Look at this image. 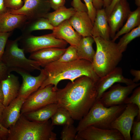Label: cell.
I'll use <instances>...</instances> for the list:
<instances>
[{"label": "cell", "mask_w": 140, "mask_h": 140, "mask_svg": "<svg viewBox=\"0 0 140 140\" xmlns=\"http://www.w3.org/2000/svg\"><path fill=\"white\" fill-rule=\"evenodd\" d=\"M4 2L8 8L15 10L21 8L24 4L22 0H4Z\"/></svg>", "instance_id": "obj_35"}, {"label": "cell", "mask_w": 140, "mask_h": 140, "mask_svg": "<svg viewBox=\"0 0 140 140\" xmlns=\"http://www.w3.org/2000/svg\"><path fill=\"white\" fill-rule=\"evenodd\" d=\"M11 70L16 72L22 78V83L18 96L25 99L39 88L46 77V73L44 69H41L39 74L37 76L31 75L29 72L21 68H13Z\"/></svg>", "instance_id": "obj_10"}, {"label": "cell", "mask_w": 140, "mask_h": 140, "mask_svg": "<svg viewBox=\"0 0 140 140\" xmlns=\"http://www.w3.org/2000/svg\"><path fill=\"white\" fill-rule=\"evenodd\" d=\"M25 100L18 96L5 107L1 122L4 127L9 129L16 124L20 116L21 109Z\"/></svg>", "instance_id": "obj_18"}, {"label": "cell", "mask_w": 140, "mask_h": 140, "mask_svg": "<svg viewBox=\"0 0 140 140\" xmlns=\"http://www.w3.org/2000/svg\"><path fill=\"white\" fill-rule=\"evenodd\" d=\"M135 3L138 7H140V0H135Z\"/></svg>", "instance_id": "obj_48"}, {"label": "cell", "mask_w": 140, "mask_h": 140, "mask_svg": "<svg viewBox=\"0 0 140 140\" xmlns=\"http://www.w3.org/2000/svg\"><path fill=\"white\" fill-rule=\"evenodd\" d=\"M51 121L39 122L30 121L23 114L16 124L9 129L7 140H55Z\"/></svg>", "instance_id": "obj_3"}, {"label": "cell", "mask_w": 140, "mask_h": 140, "mask_svg": "<svg viewBox=\"0 0 140 140\" xmlns=\"http://www.w3.org/2000/svg\"><path fill=\"white\" fill-rule=\"evenodd\" d=\"M77 132L76 128L73 124L64 125L61 133L60 138L62 140H75Z\"/></svg>", "instance_id": "obj_31"}, {"label": "cell", "mask_w": 140, "mask_h": 140, "mask_svg": "<svg viewBox=\"0 0 140 140\" xmlns=\"http://www.w3.org/2000/svg\"><path fill=\"white\" fill-rule=\"evenodd\" d=\"M139 85V83H135L126 86L120 84L113 85L108 91L103 93L98 101L107 107L124 104L129 95Z\"/></svg>", "instance_id": "obj_11"}, {"label": "cell", "mask_w": 140, "mask_h": 140, "mask_svg": "<svg viewBox=\"0 0 140 140\" xmlns=\"http://www.w3.org/2000/svg\"><path fill=\"white\" fill-rule=\"evenodd\" d=\"M68 20L74 30L82 37L92 36L93 24L87 12L76 11Z\"/></svg>", "instance_id": "obj_17"}, {"label": "cell", "mask_w": 140, "mask_h": 140, "mask_svg": "<svg viewBox=\"0 0 140 140\" xmlns=\"http://www.w3.org/2000/svg\"><path fill=\"white\" fill-rule=\"evenodd\" d=\"M8 9L5 5L4 0H0V16L7 12Z\"/></svg>", "instance_id": "obj_43"}, {"label": "cell", "mask_w": 140, "mask_h": 140, "mask_svg": "<svg viewBox=\"0 0 140 140\" xmlns=\"http://www.w3.org/2000/svg\"><path fill=\"white\" fill-rule=\"evenodd\" d=\"M5 107L2 103L0 102V122L1 123L3 111Z\"/></svg>", "instance_id": "obj_45"}, {"label": "cell", "mask_w": 140, "mask_h": 140, "mask_svg": "<svg viewBox=\"0 0 140 140\" xmlns=\"http://www.w3.org/2000/svg\"><path fill=\"white\" fill-rule=\"evenodd\" d=\"M19 37L14 40H8L2 61L10 70L13 68H19L29 72L36 70L40 71L41 69L39 63L26 58L24 49L19 47Z\"/></svg>", "instance_id": "obj_6"}, {"label": "cell", "mask_w": 140, "mask_h": 140, "mask_svg": "<svg viewBox=\"0 0 140 140\" xmlns=\"http://www.w3.org/2000/svg\"><path fill=\"white\" fill-rule=\"evenodd\" d=\"M92 36L94 37H100L105 40H110V28L104 8L96 10Z\"/></svg>", "instance_id": "obj_21"}, {"label": "cell", "mask_w": 140, "mask_h": 140, "mask_svg": "<svg viewBox=\"0 0 140 140\" xmlns=\"http://www.w3.org/2000/svg\"><path fill=\"white\" fill-rule=\"evenodd\" d=\"M27 20L25 15L12 13L8 11L0 16V32H10L22 27Z\"/></svg>", "instance_id": "obj_22"}, {"label": "cell", "mask_w": 140, "mask_h": 140, "mask_svg": "<svg viewBox=\"0 0 140 140\" xmlns=\"http://www.w3.org/2000/svg\"><path fill=\"white\" fill-rule=\"evenodd\" d=\"M94 42L92 36L82 37L76 47L79 59L85 60L92 63L95 53L93 46Z\"/></svg>", "instance_id": "obj_24"}, {"label": "cell", "mask_w": 140, "mask_h": 140, "mask_svg": "<svg viewBox=\"0 0 140 140\" xmlns=\"http://www.w3.org/2000/svg\"><path fill=\"white\" fill-rule=\"evenodd\" d=\"M120 0H112L110 5L107 8H104L107 17L109 15L116 4Z\"/></svg>", "instance_id": "obj_42"}, {"label": "cell", "mask_w": 140, "mask_h": 140, "mask_svg": "<svg viewBox=\"0 0 140 140\" xmlns=\"http://www.w3.org/2000/svg\"><path fill=\"white\" fill-rule=\"evenodd\" d=\"M116 83H123L127 85L135 83L131 79L126 78L123 76L121 68L116 67L104 76L99 78L96 81V101L99 100L103 93Z\"/></svg>", "instance_id": "obj_15"}, {"label": "cell", "mask_w": 140, "mask_h": 140, "mask_svg": "<svg viewBox=\"0 0 140 140\" xmlns=\"http://www.w3.org/2000/svg\"><path fill=\"white\" fill-rule=\"evenodd\" d=\"M87 9V12L93 24L96 15V10L93 4V0H83Z\"/></svg>", "instance_id": "obj_34"}, {"label": "cell", "mask_w": 140, "mask_h": 140, "mask_svg": "<svg viewBox=\"0 0 140 140\" xmlns=\"http://www.w3.org/2000/svg\"><path fill=\"white\" fill-rule=\"evenodd\" d=\"M126 104L124 110L111 124V128L118 130L123 136L124 140H131V128L136 117L137 121H140V110L135 104L131 103Z\"/></svg>", "instance_id": "obj_9"}, {"label": "cell", "mask_w": 140, "mask_h": 140, "mask_svg": "<svg viewBox=\"0 0 140 140\" xmlns=\"http://www.w3.org/2000/svg\"><path fill=\"white\" fill-rule=\"evenodd\" d=\"M51 118V124L53 126L73 124L74 122V120L68 112L59 106Z\"/></svg>", "instance_id": "obj_28"}, {"label": "cell", "mask_w": 140, "mask_h": 140, "mask_svg": "<svg viewBox=\"0 0 140 140\" xmlns=\"http://www.w3.org/2000/svg\"><path fill=\"white\" fill-rule=\"evenodd\" d=\"M78 59L76 46L70 45L57 61L68 62Z\"/></svg>", "instance_id": "obj_30"}, {"label": "cell", "mask_w": 140, "mask_h": 140, "mask_svg": "<svg viewBox=\"0 0 140 140\" xmlns=\"http://www.w3.org/2000/svg\"><path fill=\"white\" fill-rule=\"evenodd\" d=\"M76 11L73 7L67 8L64 6L53 12H48L44 17L55 27L64 21L68 20Z\"/></svg>", "instance_id": "obj_25"}, {"label": "cell", "mask_w": 140, "mask_h": 140, "mask_svg": "<svg viewBox=\"0 0 140 140\" xmlns=\"http://www.w3.org/2000/svg\"><path fill=\"white\" fill-rule=\"evenodd\" d=\"M11 34L10 32H0V62H2V58L4 52L7 41Z\"/></svg>", "instance_id": "obj_33"}, {"label": "cell", "mask_w": 140, "mask_h": 140, "mask_svg": "<svg viewBox=\"0 0 140 140\" xmlns=\"http://www.w3.org/2000/svg\"><path fill=\"white\" fill-rule=\"evenodd\" d=\"M93 4L96 10L102 9L103 7V2L102 0H93Z\"/></svg>", "instance_id": "obj_44"}, {"label": "cell", "mask_w": 140, "mask_h": 140, "mask_svg": "<svg viewBox=\"0 0 140 140\" xmlns=\"http://www.w3.org/2000/svg\"><path fill=\"white\" fill-rule=\"evenodd\" d=\"M59 107L57 103H51L23 114L30 121L44 122L51 118Z\"/></svg>", "instance_id": "obj_23"}, {"label": "cell", "mask_w": 140, "mask_h": 140, "mask_svg": "<svg viewBox=\"0 0 140 140\" xmlns=\"http://www.w3.org/2000/svg\"><path fill=\"white\" fill-rule=\"evenodd\" d=\"M11 72L10 69L4 63L0 62V81L6 78Z\"/></svg>", "instance_id": "obj_38"}, {"label": "cell", "mask_w": 140, "mask_h": 140, "mask_svg": "<svg viewBox=\"0 0 140 140\" xmlns=\"http://www.w3.org/2000/svg\"><path fill=\"white\" fill-rule=\"evenodd\" d=\"M1 81L4 97L3 103L6 107L18 97L20 85L18 77L12 74Z\"/></svg>", "instance_id": "obj_20"}, {"label": "cell", "mask_w": 140, "mask_h": 140, "mask_svg": "<svg viewBox=\"0 0 140 140\" xmlns=\"http://www.w3.org/2000/svg\"><path fill=\"white\" fill-rule=\"evenodd\" d=\"M9 132V129L4 127L0 122V140H7Z\"/></svg>", "instance_id": "obj_40"}, {"label": "cell", "mask_w": 140, "mask_h": 140, "mask_svg": "<svg viewBox=\"0 0 140 140\" xmlns=\"http://www.w3.org/2000/svg\"><path fill=\"white\" fill-rule=\"evenodd\" d=\"M52 33L56 38L63 40L70 45L76 47L82 37L73 29L68 20L54 27Z\"/></svg>", "instance_id": "obj_19"}, {"label": "cell", "mask_w": 140, "mask_h": 140, "mask_svg": "<svg viewBox=\"0 0 140 140\" xmlns=\"http://www.w3.org/2000/svg\"><path fill=\"white\" fill-rule=\"evenodd\" d=\"M44 69L46 77L39 88L52 85L54 89H58L57 85L59 82L69 80L73 82L77 78L83 76L89 77L97 81L99 78L95 72L92 63L82 59L68 62L56 61L46 66Z\"/></svg>", "instance_id": "obj_2"}, {"label": "cell", "mask_w": 140, "mask_h": 140, "mask_svg": "<svg viewBox=\"0 0 140 140\" xmlns=\"http://www.w3.org/2000/svg\"><path fill=\"white\" fill-rule=\"evenodd\" d=\"M140 36V25L124 34L116 43L120 52L123 53L126 50L128 45L133 40Z\"/></svg>", "instance_id": "obj_29"}, {"label": "cell", "mask_w": 140, "mask_h": 140, "mask_svg": "<svg viewBox=\"0 0 140 140\" xmlns=\"http://www.w3.org/2000/svg\"><path fill=\"white\" fill-rule=\"evenodd\" d=\"M23 4L21 8L16 10L9 9L8 11L13 14L24 15L28 20L44 17L51 8L49 0H23Z\"/></svg>", "instance_id": "obj_12"}, {"label": "cell", "mask_w": 140, "mask_h": 140, "mask_svg": "<svg viewBox=\"0 0 140 140\" xmlns=\"http://www.w3.org/2000/svg\"><path fill=\"white\" fill-rule=\"evenodd\" d=\"M56 91L52 85L39 88L25 99L20 114L33 111L51 103H57Z\"/></svg>", "instance_id": "obj_8"}, {"label": "cell", "mask_w": 140, "mask_h": 140, "mask_svg": "<svg viewBox=\"0 0 140 140\" xmlns=\"http://www.w3.org/2000/svg\"><path fill=\"white\" fill-rule=\"evenodd\" d=\"M96 81L83 76L56 91L57 103L66 109L74 120L85 116L96 101Z\"/></svg>", "instance_id": "obj_1"}, {"label": "cell", "mask_w": 140, "mask_h": 140, "mask_svg": "<svg viewBox=\"0 0 140 140\" xmlns=\"http://www.w3.org/2000/svg\"><path fill=\"white\" fill-rule=\"evenodd\" d=\"M75 140H124V139L116 129L89 126L77 132Z\"/></svg>", "instance_id": "obj_13"}, {"label": "cell", "mask_w": 140, "mask_h": 140, "mask_svg": "<svg viewBox=\"0 0 140 140\" xmlns=\"http://www.w3.org/2000/svg\"><path fill=\"white\" fill-rule=\"evenodd\" d=\"M93 38L96 49L92 64L95 72L100 78L117 67L123 54L119 51L115 42L100 37Z\"/></svg>", "instance_id": "obj_4"}, {"label": "cell", "mask_w": 140, "mask_h": 140, "mask_svg": "<svg viewBox=\"0 0 140 140\" xmlns=\"http://www.w3.org/2000/svg\"><path fill=\"white\" fill-rule=\"evenodd\" d=\"M131 11L129 4L127 0H120L115 5L107 16L110 37L112 39L122 26Z\"/></svg>", "instance_id": "obj_14"}, {"label": "cell", "mask_w": 140, "mask_h": 140, "mask_svg": "<svg viewBox=\"0 0 140 140\" xmlns=\"http://www.w3.org/2000/svg\"><path fill=\"white\" fill-rule=\"evenodd\" d=\"M126 104L107 107L96 101L86 115L81 120L76 127L77 132L89 126L110 129L113 122L124 110Z\"/></svg>", "instance_id": "obj_5"}, {"label": "cell", "mask_w": 140, "mask_h": 140, "mask_svg": "<svg viewBox=\"0 0 140 140\" xmlns=\"http://www.w3.org/2000/svg\"><path fill=\"white\" fill-rule=\"evenodd\" d=\"M131 130L133 134L131 140H140V121L134 122Z\"/></svg>", "instance_id": "obj_36"}, {"label": "cell", "mask_w": 140, "mask_h": 140, "mask_svg": "<svg viewBox=\"0 0 140 140\" xmlns=\"http://www.w3.org/2000/svg\"><path fill=\"white\" fill-rule=\"evenodd\" d=\"M125 24L116 33L112 40L114 42L120 36L128 33L140 25V7L131 11Z\"/></svg>", "instance_id": "obj_27"}, {"label": "cell", "mask_w": 140, "mask_h": 140, "mask_svg": "<svg viewBox=\"0 0 140 140\" xmlns=\"http://www.w3.org/2000/svg\"><path fill=\"white\" fill-rule=\"evenodd\" d=\"M66 0H49L51 8L55 10L64 6Z\"/></svg>", "instance_id": "obj_39"}, {"label": "cell", "mask_w": 140, "mask_h": 140, "mask_svg": "<svg viewBox=\"0 0 140 140\" xmlns=\"http://www.w3.org/2000/svg\"><path fill=\"white\" fill-rule=\"evenodd\" d=\"M4 97L2 90V84L1 81H0V102L3 103Z\"/></svg>", "instance_id": "obj_47"}, {"label": "cell", "mask_w": 140, "mask_h": 140, "mask_svg": "<svg viewBox=\"0 0 140 140\" xmlns=\"http://www.w3.org/2000/svg\"><path fill=\"white\" fill-rule=\"evenodd\" d=\"M130 97H128L125 100L124 104H133L137 106L140 110V87L135 88L132 92Z\"/></svg>", "instance_id": "obj_32"}, {"label": "cell", "mask_w": 140, "mask_h": 140, "mask_svg": "<svg viewBox=\"0 0 140 140\" xmlns=\"http://www.w3.org/2000/svg\"><path fill=\"white\" fill-rule=\"evenodd\" d=\"M20 37V42L25 52L31 53L35 51L49 47L64 48L67 43L65 41L55 37L52 33L36 36L31 34Z\"/></svg>", "instance_id": "obj_7"}, {"label": "cell", "mask_w": 140, "mask_h": 140, "mask_svg": "<svg viewBox=\"0 0 140 140\" xmlns=\"http://www.w3.org/2000/svg\"><path fill=\"white\" fill-rule=\"evenodd\" d=\"M71 5L76 11H84L87 12V9L85 4L81 0H72Z\"/></svg>", "instance_id": "obj_37"}, {"label": "cell", "mask_w": 140, "mask_h": 140, "mask_svg": "<svg viewBox=\"0 0 140 140\" xmlns=\"http://www.w3.org/2000/svg\"><path fill=\"white\" fill-rule=\"evenodd\" d=\"M54 27L44 17L28 20L22 27V34H31L33 31L43 30H52Z\"/></svg>", "instance_id": "obj_26"}, {"label": "cell", "mask_w": 140, "mask_h": 140, "mask_svg": "<svg viewBox=\"0 0 140 140\" xmlns=\"http://www.w3.org/2000/svg\"><path fill=\"white\" fill-rule=\"evenodd\" d=\"M66 48L51 47L41 49L30 53L29 58L38 62L40 66L58 61L66 51Z\"/></svg>", "instance_id": "obj_16"}, {"label": "cell", "mask_w": 140, "mask_h": 140, "mask_svg": "<svg viewBox=\"0 0 140 140\" xmlns=\"http://www.w3.org/2000/svg\"><path fill=\"white\" fill-rule=\"evenodd\" d=\"M104 8L108 7L111 3L112 0H102Z\"/></svg>", "instance_id": "obj_46"}, {"label": "cell", "mask_w": 140, "mask_h": 140, "mask_svg": "<svg viewBox=\"0 0 140 140\" xmlns=\"http://www.w3.org/2000/svg\"><path fill=\"white\" fill-rule=\"evenodd\" d=\"M130 72L131 74L134 77L132 80L134 83H137L140 80V71L134 69H131L130 70Z\"/></svg>", "instance_id": "obj_41"}]
</instances>
